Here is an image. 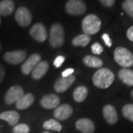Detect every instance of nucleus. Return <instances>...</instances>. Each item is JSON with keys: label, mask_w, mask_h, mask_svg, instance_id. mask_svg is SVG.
<instances>
[{"label": "nucleus", "mask_w": 133, "mask_h": 133, "mask_svg": "<svg viewBox=\"0 0 133 133\" xmlns=\"http://www.w3.org/2000/svg\"><path fill=\"white\" fill-rule=\"evenodd\" d=\"M115 80V75L107 68H101L92 76L93 84L100 89H107L112 85Z\"/></svg>", "instance_id": "obj_1"}, {"label": "nucleus", "mask_w": 133, "mask_h": 133, "mask_svg": "<svg viewBox=\"0 0 133 133\" xmlns=\"http://www.w3.org/2000/svg\"><path fill=\"white\" fill-rule=\"evenodd\" d=\"M65 41L64 29L59 23H55L51 26L49 35V43L54 48H61Z\"/></svg>", "instance_id": "obj_2"}, {"label": "nucleus", "mask_w": 133, "mask_h": 133, "mask_svg": "<svg viewBox=\"0 0 133 133\" xmlns=\"http://www.w3.org/2000/svg\"><path fill=\"white\" fill-rule=\"evenodd\" d=\"M82 30L89 36L94 35L99 31L101 26V21L95 14H89L82 21Z\"/></svg>", "instance_id": "obj_3"}, {"label": "nucleus", "mask_w": 133, "mask_h": 133, "mask_svg": "<svg viewBox=\"0 0 133 133\" xmlns=\"http://www.w3.org/2000/svg\"><path fill=\"white\" fill-rule=\"evenodd\" d=\"M114 59L117 64L124 68L133 65L132 53L128 49L123 47H118L115 50Z\"/></svg>", "instance_id": "obj_4"}, {"label": "nucleus", "mask_w": 133, "mask_h": 133, "mask_svg": "<svg viewBox=\"0 0 133 133\" xmlns=\"http://www.w3.org/2000/svg\"><path fill=\"white\" fill-rule=\"evenodd\" d=\"M66 11L72 16H78L84 14L87 6L83 0H69L66 3Z\"/></svg>", "instance_id": "obj_5"}, {"label": "nucleus", "mask_w": 133, "mask_h": 133, "mask_svg": "<svg viewBox=\"0 0 133 133\" xmlns=\"http://www.w3.org/2000/svg\"><path fill=\"white\" fill-rule=\"evenodd\" d=\"M26 56H27V53L24 50H18L5 52L3 56V58L5 62L10 64L16 65L24 62L26 58Z\"/></svg>", "instance_id": "obj_6"}, {"label": "nucleus", "mask_w": 133, "mask_h": 133, "mask_svg": "<svg viewBox=\"0 0 133 133\" xmlns=\"http://www.w3.org/2000/svg\"><path fill=\"white\" fill-rule=\"evenodd\" d=\"M15 19L16 22L21 27H28L32 21V15L30 11L24 7H20L16 11Z\"/></svg>", "instance_id": "obj_7"}, {"label": "nucleus", "mask_w": 133, "mask_h": 133, "mask_svg": "<svg viewBox=\"0 0 133 133\" xmlns=\"http://www.w3.org/2000/svg\"><path fill=\"white\" fill-rule=\"evenodd\" d=\"M24 95V92L22 87L19 85L13 86L6 92L5 97V103L8 105H11L16 103L18 100Z\"/></svg>", "instance_id": "obj_8"}, {"label": "nucleus", "mask_w": 133, "mask_h": 133, "mask_svg": "<svg viewBox=\"0 0 133 133\" xmlns=\"http://www.w3.org/2000/svg\"><path fill=\"white\" fill-rule=\"evenodd\" d=\"M30 35L38 42H44L48 38V32L42 23H36L30 30Z\"/></svg>", "instance_id": "obj_9"}, {"label": "nucleus", "mask_w": 133, "mask_h": 133, "mask_svg": "<svg viewBox=\"0 0 133 133\" xmlns=\"http://www.w3.org/2000/svg\"><path fill=\"white\" fill-rule=\"evenodd\" d=\"M41 62V56L38 53H34L25 60L21 67V70L24 75L28 76L33 72V69Z\"/></svg>", "instance_id": "obj_10"}, {"label": "nucleus", "mask_w": 133, "mask_h": 133, "mask_svg": "<svg viewBox=\"0 0 133 133\" xmlns=\"http://www.w3.org/2000/svg\"><path fill=\"white\" fill-rule=\"evenodd\" d=\"M76 81V77L73 76L62 77L58 78L54 84V90L58 93H62L66 91Z\"/></svg>", "instance_id": "obj_11"}, {"label": "nucleus", "mask_w": 133, "mask_h": 133, "mask_svg": "<svg viewBox=\"0 0 133 133\" xmlns=\"http://www.w3.org/2000/svg\"><path fill=\"white\" fill-rule=\"evenodd\" d=\"M73 113V109L70 105L64 104L58 106L54 110L53 115L58 120L64 121L70 118Z\"/></svg>", "instance_id": "obj_12"}, {"label": "nucleus", "mask_w": 133, "mask_h": 133, "mask_svg": "<svg viewBox=\"0 0 133 133\" xmlns=\"http://www.w3.org/2000/svg\"><path fill=\"white\" fill-rule=\"evenodd\" d=\"M59 103H60L59 97L52 93L44 95L40 101V104L43 108L48 109H56L58 106H59Z\"/></svg>", "instance_id": "obj_13"}, {"label": "nucleus", "mask_w": 133, "mask_h": 133, "mask_svg": "<svg viewBox=\"0 0 133 133\" xmlns=\"http://www.w3.org/2000/svg\"><path fill=\"white\" fill-rule=\"evenodd\" d=\"M103 115L106 121L110 125H114L118 120L117 111L112 105L107 104L103 108Z\"/></svg>", "instance_id": "obj_14"}, {"label": "nucleus", "mask_w": 133, "mask_h": 133, "mask_svg": "<svg viewBox=\"0 0 133 133\" xmlns=\"http://www.w3.org/2000/svg\"><path fill=\"white\" fill-rule=\"evenodd\" d=\"M76 129L82 133H93L95 124L89 118L78 119L76 123Z\"/></svg>", "instance_id": "obj_15"}, {"label": "nucleus", "mask_w": 133, "mask_h": 133, "mask_svg": "<svg viewBox=\"0 0 133 133\" xmlns=\"http://www.w3.org/2000/svg\"><path fill=\"white\" fill-rule=\"evenodd\" d=\"M49 70V64L46 61H41L31 72L32 77L35 80H40L46 75Z\"/></svg>", "instance_id": "obj_16"}, {"label": "nucleus", "mask_w": 133, "mask_h": 133, "mask_svg": "<svg viewBox=\"0 0 133 133\" xmlns=\"http://www.w3.org/2000/svg\"><path fill=\"white\" fill-rule=\"evenodd\" d=\"M0 119L8 122L10 126H16L19 122L20 115L16 111H5L0 113Z\"/></svg>", "instance_id": "obj_17"}, {"label": "nucleus", "mask_w": 133, "mask_h": 133, "mask_svg": "<svg viewBox=\"0 0 133 133\" xmlns=\"http://www.w3.org/2000/svg\"><path fill=\"white\" fill-rule=\"evenodd\" d=\"M34 101V95L32 93H27L18 100L16 103V107L18 109H26L33 105Z\"/></svg>", "instance_id": "obj_18"}, {"label": "nucleus", "mask_w": 133, "mask_h": 133, "mask_svg": "<svg viewBox=\"0 0 133 133\" xmlns=\"http://www.w3.org/2000/svg\"><path fill=\"white\" fill-rule=\"evenodd\" d=\"M15 4L12 0H3L0 2V16H8L14 11Z\"/></svg>", "instance_id": "obj_19"}, {"label": "nucleus", "mask_w": 133, "mask_h": 133, "mask_svg": "<svg viewBox=\"0 0 133 133\" xmlns=\"http://www.w3.org/2000/svg\"><path fill=\"white\" fill-rule=\"evenodd\" d=\"M119 78L128 86H133V70L123 68L118 72Z\"/></svg>", "instance_id": "obj_20"}, {"label": "nucleus", "mask_w": 133, "mask_h": 133, "mask_svg": "<svg viewBox=\"0 0 133 133\" xmlns=\"http://www.w3.org/2000/svg\"><path fill=\"white\" fill-rule=\"evenodd\" d=\"M88 94V90L84 86H79L76 87L72 93L73 99L78 103H81L86 99Z\"/></svg>", "instance_id": "obj_21"}, {"label": "nucleus", "mask_w": 133, "mask_h": 133, "mask_svg": "<svg viewBox=\"0 0 133 133\" xmlns=\"http://www.w3.org/2000/svg\"><path fill=\"white\" fill-rule=\"evenodd\" d=\"M83 62L86 66L92 68H101L103 66V62L101 59L94 56H86L83 58Z\"/></svg>", "instance_id": "obj_22"}, {"label": "nucleus", "mask_w": 133, "mask_h": 133, "mask_svg": "<svg viewBox=\"0 0 133 133\" xmlns=\"http://www.w3.org/2000/svg\"><path fill=\"white\" fill-rule=\"evenodd\" d=\"M90 36L87 34H81L76 36L72 40V44L76 47H86L88 44L90 42Z\"/></svg>", "instance_id": "obj_23"}, {"label": "nucleus", "mask_w": 133, "mask_h": 133, "mask_svg": "<svg viewBox=\"0 0 133 133\" xmlns=\"http://www.w3.org/2000/svg\"><path fill=\"white\" fill-rule=\"evenodd\" d=\"M43 128L47 130H52L55 132H60L62 131V127L60 123L54 119H50L48 121H46L43 124Z\"/></svg>", "instance_id": "obj_24"}, {"label": "nucleus", "mask_w": 133, "mask_h": 133, "mask_svg": "<svg viewBox=\"0 0 133 133\" xmlns=\"http://www.w3.org/2000/svg\"><path fill=\"white\" fill-rule=\"evenodd\" d=\"M122 113L126 118L133 122V104H129L125 105L122 109Z\"/></svg>", "instance_id": "obj_25"}, {"label": "nucleus", "mask_w": 133, "mask_h": 133, "mask_svg": "<svg viewBox=\"0 0 133 133\" xmlns=\"http://www.w3.org/2000/svg\"><path fill=\"white\" fill-rule=\"evenodd\" d=\"M30 129L28 125L25 124H16L13 129V133H29Z\"/></svg>", "instance_id": "obj_26"}, {"label": "nucleus", "mask_w": 133, "mask_h": 133, "mask_svg": "<svg viewBox=\"0 0 133 133\" xmlns=\"http://www.w3.org/2000/svg\"><path fill=\"white\" fill-rule=\"evenodd\" d=\"M91 50L93 54H96V55H101L104 49H103V47L98 42H95L94 43L92 47H91Z\"/></svg>", "instance_id": "obj_27"}, {"label": "nucleus", "mask_w": 133, "mask_h": 133, "mask_svg": "<svg viewBox=\"0 0 133 133\" xmlns=\"http://www.w3.org/2000/svg\"><path fill=\"white\" fill-rule=\"evenodd\" d=\"M64 60H65V58L63 56H58L57 57L55 58L54 62H53V64L54 66H56V68H58L60 66H62V64L64 62Z\"/></svg>", "instance_id": "obj_28"}, {"label": "nucleus", "mask_w": 133, "mask_h": 133, "mask_svg": "<svg viewBox=\"0 0 133 133\" xmlns=\"http://www.w3.org/2000/svg\"><path fill=\"white\" fill-rule=\"evenodd\" d=\"M102 39L104 40L105 44H106L107 47L110 48V47L112 46V40H111V38H110L109 36L107 33H104V34L102 35Z\"/></svg>", "instance_id": "obj_29"}, {"label": "nucleus", "mask_w": 133, "mask_h": 133, "mask_svg": "<svg viewBox=\"0 0 133 133\" xmlns=\"http://www.w3.org/2000/svg\"><path fill=\"white\" fill-rule=\"evenodd\" d=\"M122 8H123V9L124 10V11H125L130 17L133 18V12L132 11V10L130 9V8L129 7L128 4L127 3L126 1H124V2H123V4H122Z\"/></svg>", "instance_id": "obj_30"}, {"label": "nucleus", "mask_w": 133, "mask_h": 133, "mask_svg": "<svg viewBox=\"0 0 133 133\" xmlns=\"http://www.w3.org/2000/svg\"><path fill=\"white\" fill-rule=\"evenodd\" d=\"M99 1L106 7H112L115 3V0H99Z\"/></svg>", "instance_id": "obj_31"}, {"label": "nucleus", "mask_w": 133, "mask_h": 133, "mask_svg": "<svg viewBox=\"0 0 133 133\" xmlns=\"http://www.w3.org/2000/svg\"><path fill=\"white\" fill-rule=\"evenodd\" d=\"M73 72H74V70H73V69H72V68H68V69L65 70L64 71L62 72V77H68V76H72V74L73 73Z\"/></svg>", "instance_id": "obj_32"}, {"label": "nucleus", "mask_w": 133, "mask_h": 133, "mask_svg": "<svg viewBox=\"0 0 133 133\" xmlns=\"http://www.w3.org/2000/svg\"><path fill=\"white\" fill-rule=\"evenodd\" d=\"M5 75V66H3L1 63H0V84L2 82L4 77Z\"/></svg>", "instance_id": "obj_33"}, {"label": "nucleus", "mask_w": 133, "mask_h": 133, "mask_svg": "<svg viewBox=\"0 0 133 133\" xmlns=\"http://www.w3.org/2000/svg\"><path fill=\"white\" fill-rule=\"evenodd\" d=\"M127 38L133 42V26H132L131 28H129L127 32Z\"/></svg>", "instance_id": "obj_34"}, {"label": "nucleus", "mask_w": 133, "mask_h": 133, "mask_svg": "<svg viewBox=\"0 0 133 133\" xmlns=\"http://www.w3.org/2000/svg\"><path fill=\"white\" fill-rule=\"evenodd\" d=\"M127 3L128 4L129 7L130 8V9L132 10L133 12V0H126Z\"/></svg>", "instance_id": "obj_35"}, {"label": "nucleus", "mask_w": 133, "mask_h": 133, "mask_svg": "<svg viewBox=\"0 0 133 133\" xmlns=\"http://www.w3.org/2000/svg\"><path fill=\"white\" fill-rule=\"evenodd\" d=\"M2 44L0 42V53L2 52Z\"/></svg>", "instance_id": "obj_36"}, {"label": "nucleus", "mask_w": 133, "mask_h": 133, "mask_svg": "<svg viewBox=\"0 0 133 133\" xmlns=\"http://www.w3.org/2000/svg\"><path fill=\"white\" fill-rule=\"evenodd\" d=\"M131 96H132V98L133 99V90H132V92H131Z\"/></svg>", "instance_id": "obj_37"}, {"label": "nucleus", "mask_w": 133, "mask_h": 133, "mask_svg": "<svg viewBox=\"0 0 133 133\" xmlns=\"http://www.w3.org/2000/svg\"><path fill=\"white\" fill-rule=\"evenodd\" d=\"M1 23H2V20H1V18H0V25H1Z\"/></svg>", "instance_id": "obj_38"}, {"label": "nucleus", "mask_w": 133, "mask_h": 133, "mask_svg": "<svg viewBox=\"0 0 133 133\" xmlns=\"http://www.w3.org/2000/svg\"><path fill=\"white\" fill-rule=\"evenodd\" d=\"M42 133H50V132H44Z\"/></svg>", "instance_id": "obj_39"}]
</instances>
